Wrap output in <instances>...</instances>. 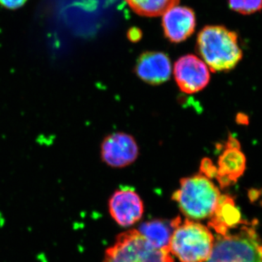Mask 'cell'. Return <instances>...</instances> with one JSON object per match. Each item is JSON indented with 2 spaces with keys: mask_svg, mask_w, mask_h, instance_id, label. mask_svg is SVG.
I'll use <instances>...</instances> for the list:
<instances>
[{
  "mask_svg": "<svg viewBox=\"0 0 262 262\" xmlns=\"http://www.w3.org/2000/svg\"><path fill=\"white\" fill-rule=\"evenodd\" d=\"M135 72L146 83L158 85L170 79L171 62L169 57L162 52H145L138 58Z\"/></svg>",
  "mask_w": 262,
  "mask_h": 262,
  "instance_id": "9c48e42d",
  "label": "cell"
},
{
  "mask_svg": "<svg viewBox=\"0 0 262 262\" xmlns=\"http://www.w3.org/2000/svg\"><path fill=\"white\" fill-rule=\"evenodd\" d=\"M182 221L181 217L172 220H154L139 225L137 229L150 244L158 248H169L174 229Z\"/></svg>",
  "mask_w": 262,
  "mask_h": 262,
  "instance_id": "4fadbf2b",
  "label": "cell"
},
{
  "mask_svg": "<svg viewBox=\"0 0 262 262\" xmlns=\"http://www.w3.org/2000/svg\"><path fill=\"white\" fill-rule=\"evenodd\" d=\"M103 262H174V260L169 248L155 247L134 229L117 235L113 246L105 251Z\"/></svg>",
  "mask_w": 262,
  "mask_h": 262,
  "instance_id": "5b68a950",
  "label": "cell"
},
{
  "mask_svg": "<svg viewBox=\"0 0 262 262\" xmlns=\"http://www.w3.org/2000/svg\"><path fill=\"white\" fill-rule=\"evenodd\" d=\"M28 0H0V5L8 10H17L21 8Z\"/></svg>",
  "mask_w": 262,
  "mask_h": 262,
  "instance_id": "e0dca14e",
  "label": "cell"
},
{
  "mask_svg": "<svg viewBox=\"0 0 262 262\" xmlns=\"http://www.w3.org/2000/svg\"><path fill=\"white\" fill-rule=\"evenodd\" d=\"M174 77L179 89L184 94L199 92L211 80L209 68L203 60L192 54L179 58L174 65Z\"/></svg>",
  "mask_w": 262,
  "mask_h": 262,
  "instance_id": "8992f818",
  "label": "cell"
},
{
  "mask_svg": "<svg viewBox=\"0 0 262 262\" xmlns=\"http://www.w3.org/2000/svg\"><path fill=\"white\" fill-rule=\"evenodd\" d=\"M220 196V189L211 179L200 173L182 179L172 199L189 220H203L213 215Z\"/></svg>",
  "mask_w": 262,
  "mask_h": 262,
  "instance_id": "7a4b0ae2",
  "label": "cell"
},
{
  "mask_svg": "<svg viewBox=\"0 0 262 262\" xmlns=\"http://www.w3.org/2000/svg\"><path fill=\"white\" fill-rule=\"evenodd\" d=\"M139 153V146L135 139L125 133H115L108 135L101 144V159L113 168L128 166L136 161Z\"/></svg>",
  "mask_w": 262,
  "mask_h": 262,
  "instance_id": "52a82bcc",
  "label": "cell"
},
{
  "mask_svg": "<svg viewBox=\"0 0 262 262\" xmlns=\"http://www.w3.org/2000/svg\"><path fill=\"white\" fill-rule=\"evenodd\" d=\"M131 9L138 15L156 17L163 15L167 10L179 3V0H125Z\"/></svg>",
  "mask_w": 262,
  "mask_h": 262,
  "instance_id": "5bb4252c",
  "label": "cell"
},
{
  "mask_svg": "<svg viewBox=\"0 0 262 262\" xmlns=\"http://www.w3.org/2000/svg\"><path fill=\"white\" fill-rule=\"evenodd\" d=\"M108 211L114 220L123 227H130L144 214L142 200L130 187H122L113 193L108 201Z\"/></svg>",
  "mask_w": 262,
  "mask_h": 262,
  "instance_id": "ba28073f",
  "label": "cell"
},
{
  "mask_svg": "<svg viewBox=\"0 0 262 262\" xmlns=\"http://www.w3.org/2000/svg\"><path fill=\"white\" fill-rule=\"evenodd\" d=\"M163 15L164 34L170 42H182L194 33L196 18L191 8L176 5Z\"/></svg>",
  "mask_w": 262,
  "mask_h": 262,
  "instance_id": "30bf717a",
  "label": "cell"
},
{
  "mask_svg": "<svg viewBox=\"0 0 262 262\" xmlns=\"http://www.w3.org/2000/svg\"><path fill=\"white\" fill-rule=\"evenodd\" d=\"M214 243L208 227L187 219L181 221L174 229L169 249L181 262H205L211 255Z\"/></svg>",
  "mask_w": 262,
  "mask_h": 262,
  "instance_id": "3957f363",
  "label": "cell"
},
{
  "mask_svg": "<svg viewBox=\"0 0 262 262\" xmlns=\"http://www.w3.org/2000/svg\"><path fill=\"white\" fill-rule=\"evenodd\" d=\"M200 170L202 175L205 176L209 179H215L218 173L217 166H215L213 161L208 158H205L202 160Z\"/></svg>",
  "mask_w": 262,
  "mask_h": 262,
  "instance_id": "2e32d148",
  "label": "cell"
},
{
  "mask_svg": "<svg viewBox=\"0 0 262 262\" xmlns=\"http://www.w3.org/2000/svg\"><path fill=\"white\" fill-rule=\"evenodd\" d=\"M246 168V158L241 148L225 145L218 160L216 180L220 187L233 185L244 175Z\"/></svg>",
  "mask_w": 262,
  "mask_h": 262,
  "instance_id": "8fae6325",
  "label": "cell"
},
{
  "mask_svg": "<svg viewBox=\"0 0 262 262\" xmlns=\"http://www.w3.org/2000/svg\"><path fill=\"white\" fill-rule=\"evenodd\" d=\"M232 11L244 15H250L262 11V0H228Z\"/></svg>",
  "mask_w": 262,
  "mask_h": 262,
  "instance_id": "9a60e30c",
  "label": "cell"
},
{
  "mask_svg": "<svg viewBox=\"0 0 262 262\" xmlns=\"http://www.w3.org/2000/svg\"><path fill=\"white\" fill-rule=\"evenodd\" d=\"M243 223L241 212L237 208L234 198L228 194L221 195L208 225L220 235H225L231 229Z\"/></svg>",
  "mask_w": 262,
  "mask_h": 262,
  "instance_id": "7c38bea8",
  "label": "cell"
},
{
  "mask_svg": "<svg viewBox=\"0 0 262 262\" xmlns=\"http://www.w3.org/2000/svg\"><path fill=\"white\" fill-rule=\"evenodd\" d=\"M196 51L213 72L234 70L243 56L238 35L224 26H206L198 34Z\"/></svg>",
  "mask_w": 262,
  "mask_h": 262,
  "instance_id": "6da1fadb",
  "label": "cell"
},
{
  "mask_svg": "<svg viewBox=\"0 0 262 262\" xmlns=\"http://www.w3.org/2000/svg\"><path fill=\"white\" fill-rule=\"evenodd\" d=\"M128 38L134 42L139 40L141 38V31L138 29H130L128 32Z\"/></svg>",
  "mask_w": 262,
  "mask_h": 262,
  "instance_id": "ac0fdd59",
  "label": "cell"
},
{
  "mask_svg": "<svg viewBox=\"0 0 262 262\" xmlns=\"http://www.w3.org/2000/svg\"><path fill=\"white\" fill-rule=\"evenodd\" d=\"M205 262H262V242L254 228L245 226L220 235Z\"/></svg>",
  "mask_w": 262,
  "mask_h": 262,
  "instance_id": "277c9868",
  "label": "cell"
}]
</instances>
